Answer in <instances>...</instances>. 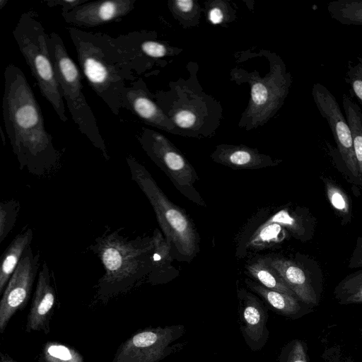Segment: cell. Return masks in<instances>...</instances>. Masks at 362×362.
<instances>
[{"label":"cell","mask_w":362,"mask_h":362,"mask_svg":"<svg viewBox=\"0 0 362 362\" xmlns=\"http://www.w3.org/2000/svg\"><path fill=\"white\" fill-rule=\"evenodd\" d=\"M2 115L21 169L42 175L55 168L60 153L45 127L40 106L24 73L13 64L4 71Z\"/></svg>","instance_id":"1"},{"label":"cell","mask_w":362,"mask_h":362,"mask_svg":"<svg viewBox=\"0 0 362 362\" xmlns=\"http://www.w3.org/2000/svg\"><path fill=\"white\" fill-rule=\"evenodd\" d=\"M81 69L89 86L115 115L122 107L125 88L144 71L146 64L119 35L67 28Z\"/></svg>","instance_id":"2"},{"label":"cell","mask_w":362,"mask_h":362,"mask_svg":"<svg viewBox=\"0 0 362 362\" xmlns=\"http://www.w3.org/2000/svg\"><path fill=\"white\" fill-rule=\"evenodd\" d=\"M89 249L105 269L97 284V296L101 300L129 291L151 271L152 238L133 240L120 234L119 229L106 230Z\"/></svg>","instance_id":"3"},{"label":"cell","mask_w":362,"mask_h":362,"mask_svg":"<svg viewBox=\"0 0 362 362\" xmlns=\"http://www.w3.org/2000/svg\"><path fill=\"white\" fill-rule=\"evenodd\" d=\"M47 43L60 93L66 100L72 119L80 132L100 150L106 160H109L110 156L96 118L82 91V76L78 68L58 33L52 32L47 35Z\"/></svg>","instance_id":"4"},{"label":"cell","mask_w":362,"mask_h":362,"mask_svg":"<svg viewBox=\"0 0 362 362\" xmlns=\"http://www.w3.org/2000/svg\"><path fill=\"white\" fill-rule=\"evenodd\" d=\"M13 35L21 53L37 81L42 96L52 105L59 119L68 120L47 43L45 28L31 12L21 14Z\"/></svg>","instance_id":"5"},{"label":"cell","mask_w":362,"mask_h":362,"mask_svg":"<svg viewBox=\"0 0 362 362\" xmlns=\"http://www.w3.org/2000/svg\"><path fill=\"white\" fill-rule=\"evenodd\" d=\"M126 160L131 179L151 203L166 240L184 257L193 256L198 248V235L190 218L168 199L148 171L135 158L128 156Z\"/></svg>","instance_id":"6"},{"label":"cell","mask_w":362,"mask_h":362,"mask_svg":"<svg viewBox=\"0 0 362 362\" xmlns=\"http://www.w3.org/2000/svg\"><path fill=\"white\" fill-rule=\"evenodd\" d=\"M137 139L147 156L167 175L177 190L197 204L206 206L194 187L198 180L195 170L168 139L145 127H142Z\"/></svg>","instance_id":"7"},{"label":"cell","mask_w":362,"mask_h":362,"mask_svg":"<svg viewBox=\"0 0 362 362\" xmlns=\"http://www.w3.org/2000/svg\"><path fill=\"white\" fill-rule=\"evenodd\" d=\"M185 330L181 325L140 329L119 346L112 362H160L178 349L181 344L173 343Z\"/></svg>","instance_id":"8"},{"label":"cell","mask_w":362,"mask_h":362,"mask_svg":"<svg viewBox=\"0 0 362 362\" xmlns=\"http://www.w3.org/2000/svg\"><path fill=\"white\" fill-rule=\"evenodd\" d=\"M311 93L320 114L326 119L331 129L350 181L361 185L351 129L336 98L320 83L313 86Z\"/></svg>","instance_id":"9"},{"label":"cell","mask_w":362,"mask_h":362,"mask_svg":"<svg viewBox=\"0 0 362 362\" xmlns=\"http://www.w3.org/2000/svg\"><path fill=\"white\" fill-rule=\"evenodd\" d=\"M40 254L30 247L24 252L11 276L0 302V332L3 334L13 315L27 304L40 268Z\"/></svg>","instance_id":"10"},{"label":"cell","mask_w":362,"mask_h":362,"mask_svg":"<svg viewBox=\"0 0 362 362\" xmlns=\"http://www.w3.org/2000/svg\"><path fill=\"white\" fill-rule=\"evenodd\" d=\"M240 329L249 348L253 351L262 349L268 340L267 327L268 310L254 294L245 289L238 290Z\"/></svg>","instance_id":"11"},{"label":"cell","mask_w":362,"mask_h":362,"mask_svg":"<svg viewBox=\"0 0 362 362\" xmlns=\"http://www.w3.org/2000/svg\"><path fill=\"white\" fill-rule=\"evenodd\" d=\"M136 0L87 1L62 13L64 21L77 27H95L117 21L134 8Z\"/></svg>","instance_id":"12"},{"label":"cell","mask_w":362,"mask_h":362,"mask_svg":"<svg viewBox=\"0 0 362 362\" xmlns=\"http://www.w3.org/2000/svg\"><path fill=\"white\" fill-rule=\"evenodd\" d=\"M141 78H137L127 86L122 94L124 107L149 125L171 132L175 124L169 117L153 100Z\"/></svg>","instance_id":"13"},{"label":"cell","mask_w":362,"mask_h":362,"mask_svg":"<svg viewBox=\"0 0 362 362\" xmlns=\"http://www.w3.org/2000/svg\"><path fill=\"white\" fill-rule=\"evenodd\" d=\"M55 303L56 293L51 284L49 267L44 262L38 274L36 288L28 315L26 332L42 331L45 334H49V322Z\"/></svg>","instance_id":"14"},{"label":"cell","mask_w":362,"mask_h":362,"mask_svg":"<svg viewBox=\"0 0 362 362\" xmlns=\"http://www.w3.org/2000/svg\"><path fill=\"white\" fill-rule=\"evenodd\" d=\"M288 287L305 304L313 307L319 303L320 291L311 274L300 264L284 257H266Z\"/></svg>","instance_id":"15"},{"label":"cell","mask_w":362,"mask_h":362,"mask_svg":"<svg viewBox=\"0 0 362 362\" xmlns=\"http://www.w3.org/2000/svg\"><path fill=\"white\" fill-rule=\"evenodd\" d=\"M211 157L216 163L233 169H257L275 166L281 162L242 146H218Z\"/></svg>","instance_id":"16"},{"label":"cell","mask_w":362,"mask_h":362,"mask_svg":"<svg viewBox=\"0 0 362 362\" xmlns=\"http://www.w3.org/2000/svg\"><path fill=\"white\" fill-rule=\"evenodd\" d=\"M275 223L287 229L296 239L306 242L312 239L316 218L305 207H297L296 210L284 209L266 221L265 223Z\"/></svg>","instance_id":"17"},{"label":"cell","mask_w":362,"mask_h":362,"mask_svg":"<svg viewBox=\"0 0 362 362\" xmlns=\"http://www.w3.org/2000/svg\"><path fill=\"white\" fill-rule=\"evenodd\" d=\"M245 283L252 291L259 296L275 312L286 317H300L312 310L296 297L269 289L259 283L246 279Z\"/></svg>","instance_id":"18"},{"label":"cell","mask_w":362,"mask_h":362,"mask_svg":"<svg viewBox=\"0 0 362 362\" xmlns=\"http://www.w3.org/2000/svg\"><path fill=\"white\" fill-rule=\"evenodd\" d=\"M33 238V230L28 228L14 238L2 255L0 265L1 294H3L24 252L30 247Z\"/></svg>","instance_id":"19"},{"label":"cell","mask_w":362,"mask_h":362,"mask_svg":"<svg viewBox=\"0 0 362 362\" xmlns=\"http://www.w3.org/2000/svg\"><path fill=\"white\" fill-rule=\"evenodd\" d=\"M247 270L254 279L265 288L296 297L266 257L259 258L256 262L249 264Z\"/></svg>","instance_id":"20"},{"label":"cell","mask_w":362,"mask_h":362,"mask_svg":"<svg viewBox=\"0 0 362 362\" xmlns=\"http://www.w3.org/2000/svg\"><path fill=\"white\" fill-rule=\"evenodd\" d=\"M342 106L351 129L354 153L362 185V110L351 97L346 95L342 97Z\"/></svg>","instance_id":"21"},{"label":"cell","mask_w":362,"mask_h":362,"mask_svg":"<svg viewBox=\"0 0 362 362\" xmlns=\"http://www.w3.org/2000/svg\"><path fill=\"white\" fill-rule=\"evenodd\" d=\"M325 192L334 213L341 218L342 225H346L352 218L351 199L344 189L330 177L322 176Z\"/></svg>","instance_id":"22"},{"label":"cell","mask_w":362,"mask_h":362,"mask_svg":"<svg viewBox=\"0 0 362 362\" xmlns=\"http://www.w3.org/2000/svg\"><path fill=\"white\" fill-rule=\"evenodd\" d=\"M332 18L346 25H362V0H337L327 4Z\"/></svg>","instance_id":"23"},{"label":"cell","mask_w":362,"mask_h":362,"mask_svg":"<svg viewBox=\"0 0 362 362\" xmlns=\"http://www.w3.org/2000/svg\"><path fill=\"white\" fill-rule=\"evenodd\" d=\"M334 296L341 305L362 303V269L341 280L334 290Z\"/></svg>","instance_id":"24"},{"label":"cell","mask_w":362,"mask_h":362,"mask_svg":"<svg viewBox=\"0 0 362 362\" xmlns=\"http://www.w3.org/2000/svg\"><path fill=\"white\" fill-rule=\"evenodd\" d=\"M40 362H84V360L73 347L57 341H48L43 346Z\"/></svg>","instance_id":"25"},{"label":"cell","mask_w":362,"mask_h":362,"mask_svg":"<svg viewBox=\"0 0 362 362\" xmlns=\"http://www.w3.org/2000/svg\"><path fill=\"white\" fill-rule=\"evenodd\" d=\"M153 249L151 257V264L153 273H162L170 262L171 244L156 229L152 237Z\"/></svg>","instance_id":"26"},{"label":"cell","mask_w":362,"mask_h":362,"mask_svg":"<svg viewBox=\"0 0 362 362\" xmlns=\"http://www.w3.org/2000/svg\"><path fill=\"white\" fill-rule=\"evenodd\" d=\"M21 209L18 200L11 199L0 204V243H2L12 230Z\"/></svg>","instance_id":"27"},{"label":"cell","mask_w":362,"mask_h":362,"mask_svg":"<svg viewBox=\"0 0 362 362\" xmlns=\"http://www.w3.org/2000/svg\"><path fill=\"white\" fill-rule=\"evenodd\" d=\"M344 80L351 97L362 105V56L357 57L354 61H349Z\"/></svg>","instance_id":"28"},{"label":"cell","mask_w":362,"mask_h":362,"mask_svg":"<svg viewBox=\"0 0 362 362\" xmlns=\"http://www.w3.org/2000/svg\"><path fill=\"white\" fill-rule=\"evenodd\" d=\"M284 227L275 223H264L255 233L252 244L255 246H264L271 243L282 240Z\"/></svg>","instance_id":"29"},{"label":"cell","mask_w":362,"mask_h":362,"mask_svg":"<svg viewBox=\"0 0 362 362\" xmlns=\"http://www.w3.org/2000/svg\"><path fill=\"white\" fill-rule=\"evenodd\" d=\"M279 362H308L303 343L294 339L287 344L279 355Z\"/></svg>","instance_id":"30"},{"label":"cell","mask_w":362,"mask_h":362,"mask_svg":"<svg viewBox=\"0 0 362 362\" xmlns=\"http://www.w3.org/2000/svg\"><path fill=\"white\" fill-rule=\"evenodd\" d=\"M170 119L181 129H192L197 122V116L188 109H180L174 112Z\"/></svg>","instance_id":"31"},{"label":"cell","mask_w":362,"mask_h":362,"mask_svg":"<svg viewBox=\"0 0 362 362\" xmlns=\"http://www.w3.org/2000/svg\"><path fill=\"white\" fill-rule=\"evenodd\" d=\"M350 269L362 267V236L358 237L356 243L349 261Z\"/></svg>","instance_id":"32"},{"label":"cell","mask_w":362,"mask_h":362,"mask_svg":"<svg viewBox=\"0 0 362 362\" xmlns=\"http://www.w3.org/2000/svg\"><path fill=\"white\" fill-rule=\"evenodd\" d=\"M87 1V0H49L47 1L46 4L49 7L61 6L62 13H64L71 11Z\"/></svg>","instance_id":"33"},{"label":"cell","mask_w":362,"mask_h":362,"mask_svg":"<svg viewBox=\"0 0 362 362\" xmlns=\"http://www.w3.org/2000/svg\"><path fill=\"white\" fill-rule=\"evenodd\" d=\"M174 10H177L181 15H189L195 8L192 0H176L173 1Z\"/></svg>","instance_id":"34"},{"label":"cell","mask_w":362,"mask_h":362,"mask_svg":"<svg viewBox=\"0 0 362 362\" xmlns=\"http://www.w3.org/2000/svg\"><path fill=\"white\" fill-rule=\"evenodd\" d=\"M223 11L217 6L213 7L209 13V18L213 24L221 23L223 20Z\"/></svg>","instance_id":"35"},{"label":"cell","mask_w":362,"mask_h":362,"mask_svg":"<svg viewBox=\"0 0 362 362\" xmlns=\"http://www.w3.org/2000/svg\"><path fill=\"white\" fill-rule=\"evenodd\" d=\"M0 362H16L13 358H11L7 354H1V360Z\"/></svg>","instance_id":"36"},{"label":"cell","mask_w":362,"mask_h":362,"mask_svg":"<svg viewBox=\"0 0 362 362\" xmlns=\"http://www.w3.org/2000/svg\"><path fill=\"white\" fill-rule=\"evenodd\" d=\"M7 3V1H5V0H1L0 1V8L1 9Z\"/></svg>","instance_id":"37"},{"label":"cell","mask_w":362,"mask_h":362,"mask_svg":"<svg viewBox=\"0 0 362 362\" xmlns=\"http://www.w3.org/2000/svg\"><path fill=\"white\" fill-rule=\"evenodd\" d=\"M1 136H2V138H3V142H4V144H5V139H4V134H3V132H2V129H1Z\"/></svg>","instance_id":"38"},{"label":"cell","mask_w":362,"mask_h":362,"mask_svg":"<svg viewBox=\"0 0 362 362\" xmlns=\"http://www.w3.org/2000/svg\"><path fill=\"white\" fill-rule=\"evenodd\" d=\"M346 362H354V361H352L351 359H349V360L348 361H346Z\"/></svg>","instance_id":"39"}]
</instances>
